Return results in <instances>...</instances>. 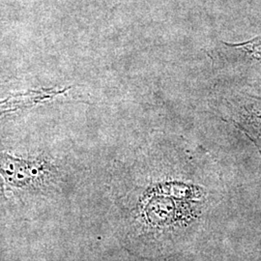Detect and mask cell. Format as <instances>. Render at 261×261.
Masks as SVG:
<instances>
[{
  "instance_id": "1",
  "label": "cell",
  "mask_w": 261,
  "mask_h": 261,
  "mask_svg": "<svg viewBox=\"0 0 261 261\" xmlns=\"http://www.w3.org/2000/svg\"><path fill=\"white\" fill-rule=\"evenodd\" d=\"M0 175L11 186L35 189L54 177V168L45 160H28L0 153Z\"/></svg>"
},
{
  "instance_id": "3",
  "label": "cell",
  "mask_w": 261,
  "mask_h": 261,
  "mask_svg": "<svg viewBox=\"0 0 261 261\" xmlns=\"http://www.w3.org/2000/svg\"><path fill=\"white\" fill-rule=\"evenodd\" d=\"M2 194H3V185H2V182L0 180V196H2Z\"/></svg>"
},
{
  "instance_id": "2",
  "label": "cell",
  "mask_w": 261,
  "mask_h": 261,
  "mask_svg": "<svg viewBox=\"0 0 261 261\" xmlns=\"http://www.w3.org/2000/svg\"><path fill=\"white\" fill-rule=\"evenodd\" d=\"M232 47H244L246 50H248L252 55L261 57V37L255 38L250 42L240 44V45H234Z\"/></svg>"
}]
</instances>
